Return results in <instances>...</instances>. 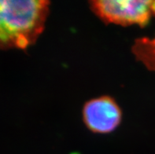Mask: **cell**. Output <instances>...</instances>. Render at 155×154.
<instances>
[{
  "mask_svg": "<svg viewBox=\"0 0 155 154\" xmlns=\"http://www.w3.org/2000/svg\"><path fill=\"white\" fill-rule=\"evenodd\" d=\"M50 5L46 0H0V49L34 44L44 30Z\"/></svg>",
  "mask_w": 155,
  "mask_h": 154,
  "instance_id": "obj_1",
  "label": "cell"
},
{
  "mask_svg": "<svg viewBox=\"0 0 155 154\" xmlns=\"http://www.w3.org/2000/svg\"><path fill=\"white\" fill-rule=\"evenodd\" d=\"M88 3L91 11L106 25L144 27L155 16V1L93 0Z\"/></svg>",
  "mask_w": 155,
  "mask_h": 154,
  "instance_id": "obj_2",
  "label": "cell"
},
{
  "mask_svg": "<svg viewBox=\"0 0 155 154\" xmlns=\"http://www.w3.org/2000/svg\"><path fill=\"white\" fill-rule=\"evenodd\" d=\"M82 115L87 129L97 134L113 132L122 120L121 109L116 100L108 95L87 101L84 105Z\"/></svg>",
  "mask_w": 155,
  "mask_h": 154,
  "instance_id": "obj_3",
  "label": "cell"
}]
</instances>
